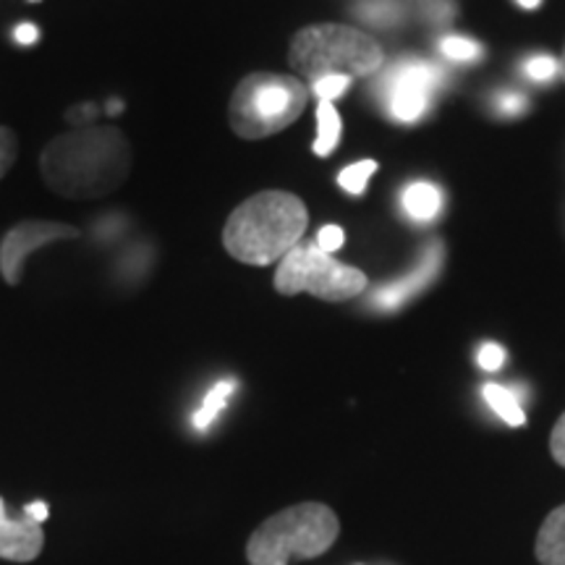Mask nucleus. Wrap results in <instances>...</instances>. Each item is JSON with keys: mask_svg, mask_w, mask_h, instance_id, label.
Instances as JSON below:
<instances>
[{"mask_svg": "<svg viewBox=\"0 0 565 565\" xmlns=\"http://www.w3.org/2000/svg\"><path fill=\"white\" fill-rule=\"evenodd\" d=\"M131 162V145L121 129L92 124L47 141L40 173L45 186L63 200H103L124 186Z\"/></svg>", "mask_w": 565, "mask_h": 565, "instance_id": "f257e3e1", "label": "nucleus"}, {"mask_svg": "<svg viewBox=\"0 0 565 565\" xmlns=\"http://www.w3.org/2000/svg\"><path fill=\"white\" fill-rule=\"evenodd\" d=\"M309 228V210L296 194L259 192L231 212L223 246L238 263L252 267L278 265Z\"/></svg>", "mask_w": 565, "mask_h": 565, "instance_id": "f03ea898", "label": "nucleus"}, {"mask_svg": "<svg viewBox=\"0 0 565 565\" xmlns=\"http://www.w3.org/2000/svg\"><path fill=\"white\" fill-rule=\"evenodd\" d=\"M383 61V47L372 34L345 24L303 26L288 47V63L303 84L333 74L364 79L377 74Z\"/></svg>", "mask_w": 565, "mask_h": 565, "instance_id": "7ed1b4c3", "label": "nucleus"}, {"mask_svg": "<svg viewBox=\"0 0 565 565\" xmlns=\"http://www.w3.org/2000/svg\"><path fill=\"white\" fill-rule=\"evenodd\" d=\"M341 521L324 503H299L270 515L246 542L249 565H291L328 553Z\"/></svg>", "mask_w": 565, "mask_h": 565, "instance_id": "20e7f679", "label": "nucleus"}, {"mask_svg": "<svg viewBox=\"0 0 565 565\" xmlns=\"http://www.w3.org/2000/svg\"><path fill=\"white\" fill-rule=\"evenodd\" d=\"M307 105L309 87L299 76L257 71L244 76L233 89L228 124L236 137L259 141L299 121Z\"/></svg>", "mask_w": 565, "mask_h": 565, "instance_id": "39448f33", "label": "nucleus"}, {"mask_svg": "<svg viewBox=\"0 0 565 565\" xmlns=\"http://www.w3.org/2000/svg\"><path fill=\"white\" fill-rule=\"evenodd\" d=\"M280 296L312 294L322 301H351L366 291L370 280L359 267L338 263L317 242H301L278 263L273 280Z\"/></svg>", "mask_w": 565, "mask_h": 565, "instance_id": "423d86ee", "label": "nucleus"}, {"mask_svg": "<svg viewBox=\"0 0 565 565\" xmlns=\"http://www.w3.org/2000/svg\"><path fill=\"white\" fill-rule=\"evenodd\" d=\"M443 82V68L424 58H401L387 68L380 95L387 113L401 124H414L427 113L435 89Z\"/></svg>", "mask_w": 565, "mask_h": 565, "instance_id": "0eeeda50", "label": "nucleus"}, {"mask_svg": "<svg viewBox=\"0 0 565 565\" xmlns=\"http://www.w3.org/2000/svg\"><path fill=\"white\" fill-rule=\"evenodd\" d=\"M68 238H82V231L71 223L58 221H21L0 238V275L9 286H21L26 257L32 252Z\"/></svg>", "mask_w": 565, "mask_h": 565, "instance_id": "6e6552de", "label": "nucleus"}, {"mask_svg": "<svg viewBox=\"0 0 565 565\" xmlns=\"http://www.w3.org/2000/svg\"><path fill=\"white\" fill-rule=\"evenodd\" d=\"M42 545H45L42 526L26 515L9 519L3 498H0V557L11 563H30L42 553Z\"/></svg>", "mask_w": 565, "mask_h": 565, "instance_id": "1a4fd4ad", "label": "nucleus"}, {"mask_svg": "<svg viewBox=\"0 0 565 565\" xmlns=\"http://www.w3.org/2000/svg\"><path fill=\"white\" fill-rule=\"evenodd\" d=\"M440 263H443V246L433 242L427 246V252H424L419 267H416L412 275H406V278L387 282L383 291H377L372 296V303H374V307L385 309V312H391V309H398L401 303L412 299L414 294L424 291V288H427L429 282L435 280L437 270H440Z\"/></svg>", "mask_w": 565, "mask_h": 565, "instance_id": "9d476101", "label": "nucleus"}, {"mask_svg": "<svg viewBox=\"0 0 565 565\" xmlns=\"http://www.w3.org/2000/svg\"><path fill=\"white\" fill-rule=\"evenodd\" d=\"M536 561L542 565H565V505L555 508L542 521L536 534Z\"/></svg>", "mask_w": 565, "mask_h": 565, "instance_id": "9b49d317", "label": "nucleus"}, {"mask_svg": "<svg viewBox=\"0 0 565 565\" xmlns=\"http://www.w3.org/2000/svg\"><path fill=\"white\" fill-rule=\"evenodd\" d=\"M343 134L341 113H338L335 103H317V139H315V154L317 158H328L338 150Z\"/></svg>", "mask_w": 565, "mask_h": 565, "instance_id": "f8f14e48", "label": "nucleus"}, {"mask_svg": "<svg viewBox=\"0 0 565 565\" xmlns=\"http://www.w3.org/2000/svg\"><path fill=\"white\" fill-rule=\"evenodd\" d=\"M404 210L414 221H433V217H437V212L443 210L440 189L427 181H414L404 192Z\"/></svg>", "mask_w": 565, "mask_h": 565, "instance_id": "ddd939ff", "label": "nucleus"}, {"mask_svg": "<svg viewBox=\"0 0 565 565\" xmlns=\"http://www.w3.org/2000/svg\"><path fill=\"white\" fill-rule=\"evenodd\" d=\"M482 395H484L487 406H490L492 412L498 414L505 424H511V427H524V424H526L524 408H521L519 398H515V395L508 391V387L487 383L482 387Z\"/></svg>", "mask_w": 565, "mask_h": 565, "instance_id": "4468645a", "label": "nucleus"}, {"mask_svg": "<svg viewBox=\"0 0 565 565\" xmlns=\"http://www.w3.org/2000/svg\"><path fill=\"white\" fill-rule=\"evenodd\" d=\"M233 391H236V380H221V383L212 387V391L204 395V404H202L200 412L192 416L194 429H200V433L210 429L212 422H215L217 416H221L223 408L228 406Z\"/></svg>", "mask_w": 565, "mask_h": 565, "instance_id": "2eb2a0df", "label": "nucleus"}, {"mask_svg": "<svg viewBox=\"0 0 565 565\" xmlns=\"http://www.w3.org/2000/svg\"><path fill=\"white\" fill-rule=\"evenodd\" d=\"M374 171H377V160H359V162H353V166L343 168L341 175H338V183H341L343 192L359 196V194H364L366 181H370V175Z\"/></svg>", "mask_w": 565, "mask_h": 565, "instance_id": "dca6fc26", "label": "nucleus"}, {"mask_svg": "<svg viewBox=\"0 0 565 565\" xmlns=\"http://www.w3.org/2000/svg\"><path fill=\"white\" fill-rule=\"evenodd\" d=\"M356 13L364 21H370V24L391 26L401 19V6L395 3V0H364L356 9Z\"/></svg>", "mask_w": 565, "mask_h": 565, "instance_id": "f3484780", "label": "nucleus"}, {"mask_svg": "<svg viewBox=\"0 0 565 565\" xmlns=\"http://www.w3.org/2000/svg\"><path fill=\"white\" fill-rule=\"evenodd\" d=\"M440 53L448 61L456 63H471L482 55V45L469 38H461V34H448V38L440 40Z\"/></svg>", "mask_w": 565, "mask_h": 565, "instance_id": "a211bd4d", "label": "nucleus"}, {"mask_svg": "<svg viewBox=\"0 0 565 565\" xmlns=\"http://www.w3.org/2000/svg\"><path fill=\"white\" fill-rule=\"evenodd\" d=\"M351 76H322V79L309 82V97H317V103H335L338 97H343V92L351 87Z\"/></svg>", "mask_w": 565, "mask_h": 565, "instance_id": "6ab92c4d", "label": "nucleus"}, {"mask_svg": "<svg viewBox=\"0 0 565 565\" xmlns=\"http://www.w3.org/2000/svg\"><path fill=\"white\" fill-rule=\"evenodd\" d=\"M557 74H561V61L553 55H534L526 61V76L532 82H553Z\"/></svg>", "mask_w": 565, "mask_h": 565, "instance_id": "aec40b11", "label": "nucleus"}, {"mask_svg": "<svg viewBox=\"0 0 565 565\" xmlns=\"http://www.w3.org/2000/svg\"><path fill=\"white\" fill-rule=\"evenodd\" d=\"M19 158V137L6 126H0V179L11 171Z\"/></svg>", "mask_w": 565, "mask_h": 565, "instance_id": "412c9836", "label": "nucleus"}, {"mask_svg": "<svg viewBox=\"0 0 565 565\" xmlns=\"http://www.w3.org/2000/svg\"><path fill=\"white\" fill-rule=\"evenodd\" d=\"M315 242L322 252L335 254L345 242V233H343V228H338V225H324V228H320V233H317Z\"/></svg>", "mask_w": 565, "mask_h": 565, "instance_id": "4be33fe9", "label": "nucleus"}, {"mask_svg": "<svg viewBox=\"0 0 565 565\" xmlns=\"http://www.w3.org/2000/svg\"><path fill=\"white\" fill-rule=\"evenodd\" d=\"M505 364V351L498 343H484L479 349V366L487 372H498Z\"/></svg>", "mask_w": 565, "mask_h": 565, "instance_id": "5701e85b", "label": "nucleus"}, {"mask_svg": "<svg viewBox=\"0 0 565 565\" xmlns=\"http://www.w3.org/2000/svg\"><path fill=\"white\" fill-rule=\"evenodd\" d=\"M550 454H553L555 461L565 469V414L557 419L553 435H550Z\"/></svg>", "mask_w": 565, "mask_h": 565, "instance_id": "b1692460", "label": "nucleus"}, {"mask_svg": "<svg viewBox=\"0 0 565 565\" xmlns=\"http://www.w3.org/2000/svg\"><path fill=\"white\" fill-rule=\"evenodd\" d=\"M498 108L503 116L515 118L526 110V97L524 95H513V92H505V95L498 97Z\"/></svg>", "mask_w": 565, "mask_h": 565, "instance_id": "393cba45", "label": "nucleus"}, {"mask_svg": "<svg viewBox=\"0 0 565 565\" xmlns=\"http://www.w3.org/2000/svg\"><path fill=\"white\" fill-rule=\"evenodd\" d=\"M13 38H17V42H21V45H34V42L40 40V30L34 24H19L17 32H13Z\"/></svg>", "mask_w": 565, "mask_h": 565, "instance_id": "a878e982", "label": "nucleus"}, {"mask_svg": "<svg viewBox=\"0 0 565 565\" xmlns=\"http://www.w3.org/2000/svg\"><path fill=\"white\" fill-rule=\"evenodd\" d=\"M24 515H26V519H32L34 524L42 526V521H47V505L45 503L24 505Z\"/></svg>", "mask_w": 565, "mask_h": 565, "instance_id": "bb28decb", "label": "nucleus"}, {"mask_svg": "<svg viewBox=\"0 0 565 565\" xmlns=\"http://www.w3.org/2000/svg\"><path fill=\"white\" fill-rule=\"evenodd\" d=\"M515 3H519L521 9H526V11H534V9H540V3H542V0H515Z\"/></svg>", "mask_w": 565, "mask_h": 565, "instance_id": "cd10ccee", "label": "nucleus"}, {"mask_svg": "<svg viewBox=\"0 0 565 565\" xmlns=\"http://www.w3.org/2000/svg\"><path fill=\"white\" fill-rule=\"evenodd\" d=\"M561 76L565 79V47H563V55H561Z\"/></svg>", "mask_w": 565, "mask_h": 565, "instance_id": "c85d7f7f", "label": "nucleus"}]
</instances>
